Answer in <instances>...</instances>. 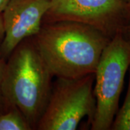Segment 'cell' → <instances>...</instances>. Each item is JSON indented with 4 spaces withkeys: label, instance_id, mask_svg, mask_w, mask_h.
Segmentation results:
<instances>
[{
    "label": "cell",
    "instance_id": "cell-1",
    "mask_svg": "<svg viewBox=\"0 0 130 130\" xmlns=\"http://www.w3.org/2000/svg\"><path fill=\"white\" fill-rule=\"evenodd\" d=\"M32 40L53 77L75 79L95 73L111 38L88 24L60 20L42 24Z\"/></svg>",
    "mask_w": 130,
    "mask_h": 130
},
{
    "label": "cell",
    "instance_id": "cell-3",
    "mask_svg": "<svg viewBox=\"0 0 130 130\" xmlns=\"http://www.w3.org/2000/svg\"><path fill=\"white\" fill-rule=\"evenodd\" d=\"M129 65V44L119 32L104 48L94 73L96 108L92 130L111 129Z\"/></svg>",
    "mask_w": 130,
    "mask_h": 130
},
{
    "label": "cell",
    "instance_id": "cell-11",
    "mask_svg": "<svg viewBox=\"0 0 130 130\" xmlns=\"http://www.w3.org/2000/svg\"><path fill=\"white\" fill-rule=\"evenodd\" d=\"M124 4L125 6L126 12V16H127V21L128 24H130V0H123Z\"/></svg>",
    "mask_w": 130,
    "mask_h": 130
},
{
    "label": "cell",
    "instance_id": "cell-4",
    "mask_svg": "<svg viewBox=\"0 0 130 130\" xmlns=\"http://www.w3.org/2000/svg\"><path fill=\"white\" fill-rule=\"evenodd\" d=\"M94 81V74L75 79L56 77L36 129H77L85 117L90 125L96 108Z\"/></svg>",
    "mask_w": 130,
    "mask_h": 130
},
{
    "label": "cell",
    "instance_id": "cell-7",
    "mask_svg": "<svg viewBox=\"0 0 130 130\" xmlns=\"http://www.w3.org/2000/svg\"><path fill=\"white\" fill-rule=\"evenodd\" d=\"M0 130H32V128L18 108L11 106L0 114Z\"/></svg>",
    "mask_w": 130,
    "mask_h": 130
},
{
    "label": "cell",
    "instance_id": "cell-8",
    "mask_svg": "<svg viewBox=\"0 0 130 130\" xmlns=\"http://www.w3.org/2000/svg\"><path fill=\"white\" fill-rule=\"evenodd\" d=\"M129 84L124 101L120 108L118 109L111 129L130 130V65L129 67Z\"/></svg>",
    "mask_w": 130,
    "mask_h": 130
},
{
    "label": "cell",
    "instance_id": "cell-2",
    "mask_svg": "<svg viewBox=\"0 0 130 130\" xmlns=\"http://www.w3.org/2000/svg\"><path fill=\"white\" fill-rule=\"evenodd\" d=\"M52 74L38 54L32 37L21 41L6 61L2 89L8 108L16 107L32 129L46 110Z\"/></svg>",
    "mask_w": 130,
    "mask_h": 130
},
{
    "label": "cell",
    "instance_id": "cell-12",
    "mask_svg": "<svg viewBox=\"0 0 130 130\" xmlns=\"http://www.w3.org/2000/svg\"><path fill=\"white\" fill-rule=\"evenodd\" d=\"M3 38H4V28H3V22H2V13H0V44L2 41Z\"/></svg>",
    "mask_w": 130,
    "mask_h": 130
},
{
    "label": "cell",
    "instance_id": "cell-5",
    "mask_svg": "<svg viewBox=\"0 0 130 130\" xmlns=\"http://www.w3.org/2000/svg\"><path fill=\"white\" fill-rule=\"evenodd\" d=\"M60 20L92 25L111 38L128 24L123 0H51L42 24Z\"/></svg>",
    "mask_w": 130,
    "mask_h": 130
},
{
    "label": "cell",
    "instance_id": "cell-10",
    "mask_svg": "<svg viewBox=\"0 0 130 130\" xmlns=\"http://www.w3.org/2000/svg\"><path fill=\"white\" fill-rule=\"evenodd\" d=\"M121 35L130 46V24L126 25L121 32Z\"/></svg>",
    "mask_w": 130,
    "mask_h": 130
},
{
    "label": "cell",
    "instance_id": "cell-9",
    "mask_svg": "<svg viewBox=\"0 0 130 130\" xmlns=\"http://www.w3.org/2000/svg\"><path fill=\"white\" fill-rule=\"evenodd\" d=\"M5 65H6V61L2 59L0 57V114L7 111L9 108L7 105V103L5 101V98L2 93V80H3V76L5 72Z\"/></svg>",
    "mask_w": 130,
    "mask_h": 130
},
{
    "label": "cell",
    "instance_id": "cell-13",
    "mask_svg": "<svg viewBox=\"0 0 130 130\" xmlns=\"http://www.w3.org/2000/svg\"><path fill=\"white\" fill-rule=\"evenodd\" d=\"M9 0H0V13L3 12Z\"/></svg>",
    "mask_w": 130,
    "mask_h": 130
},
{
    "label": "cell",
    "instance_id": "cell-6",
    "mask_svg": "<svg viewBox=\"0 0 130 130\" xmlns=\"http://www.w3.org/2000/svg\"><path fill=\"white\" fill-rule=\"evenodd\" d=\"M51 0H9L2 12L4 38L0 44V57L7 61L23 40L39 32L43 18Z\"/></svg>",
    "mask_w": 130,
    "mask_h": 130
}]
</instances>
